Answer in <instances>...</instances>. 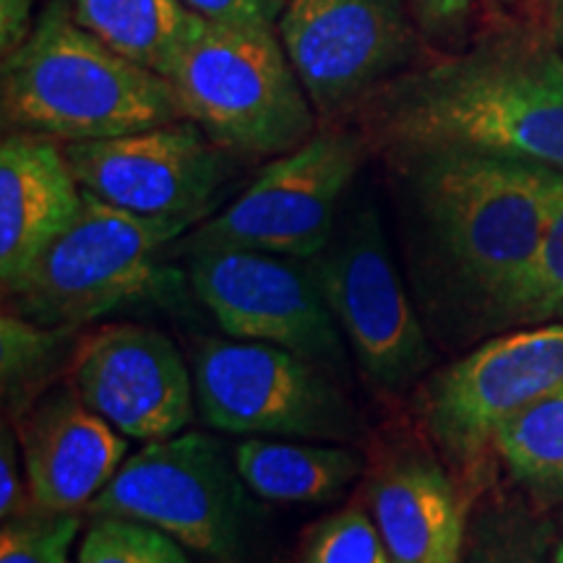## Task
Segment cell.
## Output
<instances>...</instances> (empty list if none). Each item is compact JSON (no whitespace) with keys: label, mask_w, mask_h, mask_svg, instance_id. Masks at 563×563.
<instances>
[{"label":"cell","mask_w":563,"mask_h":563,"mask_svg":"<svg viewBox=\"0 0 563 563\" xmlns=\"http://www.w3.org/2000/svg\"><path fill=\"white\" fill-rule=\"evenodd\" d=\"M196 405L217 431L344 443L363 422L329 373L269 342L209 340L196 350Z\"/></svg>","instance_id":"obj_7"},{"label":"cell","mask_w":563,"mask_h":563,"mask_svg":"<svg viewBox=\"0 0 563 563\" xmlns=\"http://www.w3.org/2000/svg\"><path fill=\"white\" fill-rule=\"evenodd\" d=\"M277 37L321 115L355 110L410 68V0H287Z\"/></svg>","instance_id":"obj_10"},{"label":"cell","mask_w":563,"mask_h":563,"mask_svg":"<svg viewBox=\"0 0 563 563\" xmlns=\"http://www.w3.org/2000/svg\"><path fill=\"white\" fill-rule=\"evenodd\" d=\"M76 563H191L186 548L157 527L125 517H95Z\"/></svg>","instance_id":"obj_21"},{"label":"cell","mask_w":563,"mask_h":563,"mask_svg":"<svg viewBox=\"0 0 563 563\" xmlns=\"http://www.w3.org/2000/svg\"><path fill=\"white\" fill-rule=\"evenodd\" d=\"M84 191L110 207L196 224L214 209L230 173L228 152L188 118L123 136L63 144Z\"/></svg>","instance_id":"obj_12"},{"label":"cell","mask_w":563,"mask_h":563,"mask_svg":"<svg viewBox=\"0 0 563 563\" xmlns=\"http://www.w3.org/2000/svg\"><path fill=\"white\" fill-rule=\"evenodd\" d=\"M514 3H517V0H412V11L422 30L446 34L456 30V26L477 9Z\"/></svg>","instance_id":"obj_29"},{"label":"cell","mask_w":563,"mask_h":563,"mask_svg":"<svg viewBox=\"0 0 563 563\" xmlns=\"http://www.w3.org/2000/svg\"><path fill=\"white\" fill-rule=\"evenodd\" d=\"M365 150L361 131H316L298 150L274 157L235 201L209 217L191 235V251L245 249L313 258L332 241Z\"/></svg>","instance_id":"obj_8"},{"label":"cell","mask_w":563,"mask_h":563,"mask_svg":"<svg viewBox=\"0 0 563 563\" xmlns=\"http://www.w3.org/2000/svg\"><path fill=\"white\" fill-rule=\"evenodd\" d=\"M186 230L183 222L146 220L84 191L79 214L5 300L21 319L74 332L136 300L154 279L159 251Z\"/></svg>","instance_id":"obj_6"},{"label":"cell","mask_w":563,"mask_h":563,"mask_svg":"<svg viewBox=\"0 0 563 563\" xmlns=\"http://www.w3.org/2000/svg\"><path fill=\"white\" fill-rule=\"evenodd\" d=\"M306 563H394L373 517L344 509L316 525L306 545Z\"/></svg>","instance_id":"obj_23"},{"label":"cell","mask_w":563,"mask_h":563,"mask_svg":"<svg viewBox=\"0 0 563 563\" xmlns=\"http://www.w3.org/2000/svg\"><path fill=\"white\" fill-rule=\"evenodd\" d=\"M76 511H26L11 517L0 530V563H70L79 534Z\"/></svg>","instance_id":"obj_22"},{"label":"cell","mask_w":563,"mask_h":563,"mask_svg":"<svg viewBox=\"0 0 563 563\" xmlns=\"http://www.w3.org/2000/svg\"><path fill=\"white\" fill-rule=\"evenodd\" d=\"M21 473H24V456H21L19 435L5 422L0 433V517L3 522L26 514L24 496H30V485Z\"/></svg>","instance_id":"obj_28"},{"label":"cell","mask_w":563,"mask_h":563,"mask_svg":"<svg viewBox=\"0 0 563 563\" xmlns=\"http://www.w3.org/2000/svg\"><path fill=\"white\" fill-rule=\"evenodd\" d=\"M16 435L30 501L42 511L89 506L129 454V439L91 410L74 386L34 399L16 422Z\"/></svg>","instance_id":"obj_15"},{"label":"cell","mask_w":563,"mask_h":563,"mask_svg":"<svg viewBox=\"0 0 563 563\" xmlns=\"http://www.w3.org/2000/svg\"><path fill=\"white\" fill-rule=\"evenodd\" d=\"M368 501L394 563H460L464 506L431 456L405 454L378 470Z\"/></svg>","instance_id":"obj_17"},{"label":"cell","mask_w":563,"mask_h":563,"mask_svg":"<svg viewBox=\"0 0 563 563\" xmlns=\"http://www.w3.org/2000/svg\"><path fill=\"white\" fill-rule=\"evenodd\" d=\"M70 13L110 51L165 79L199 19L183 0H70Z\"/></svg>","instance_id":"obj_19"},{"label":"cell","mask_w":563,"mask_h":563,"mask_svg":"<svg viewBox=\"0 0 563 563\" xmlns=\"http://www.w3.org/2000/svg\"><path fill=\"white\" fill-rule=\"evenodd\" d=\"M548 538L525 517H485L475 525L464 563H545Z\"/></svg>","instance_id":"obj_25"},{"label":"cell","mask_w":563,"mask_h":563,"mask_svg":"<svg viewBox=\"0 0 563 563\" xmlns=\"http://www.w3.org/2000/svg\"><path fill=\"white\" fill-rule=\"evenodd\" d=\"M40 0H0V53L11 55L37 26L34 9Z\"/></svg>","instance_id":"obj_30"},{"label":"cell","mask_w":563,"mask_h":563,"mask_svg":"<svg viewBox=\"0 0 563 563\" xmlns=\"http://www.w3.org/2000/svg\"><path fill=\"white\" fill-rule=\"evenodd\" d=\"M545 11V21H548V34H551L555 45L563 51V0H540Z\"/></svg>","instance_id":"obj_31"},{"label":"cell","mask_w":563,"mask_h":563,"mask_svg":"<svg viewBox=\"0 0 563 563\" xmlns=\"http://www.w3.org/2000/svg\"><path fill=\"white\" fill-rule=\"evenodd\" d=\"M84 191L60 141L5 131L0 141V285H19L70 220Z\"/></svg>","instance_id":"obj_16"},{"label":"cell","mask_w":563,"mask_h":563,"mask_svg":"<svg viewBox=\"0 0 563 563\" xmlns=\"http://www.w3.org/2000/svg\"><path fill=\"white\" fill-rule=\"evenodd\" d=\"M287 0H183L194 16L207 24L245 26V30H277Z\"/></svg>","instance_id":"obj_27"},{"label":"cell","mask_w":563,"mask_h":563,"mask_svg":"<svg viewBox=\"0 0 563 563\" xmlns=\"http://www.w3.org/2000/svg\"><path fill=\"white\" fill-rule=\"evenodd\" d=\"M443 262L511 316L540 245L563 173L481 152L397 157Z\"/></svg>","instance_id":"obj_2"},{"label":"cell","mask_w":563,"mask_h":563,"mask_svg":"<svg viewBox=\"0 0 563 563\" xmlns=\"http://www.w3.org/2000/svg\"><path fill=\"white\" fill-rule=\"evenodd\" d=\"M563 389V321L543 323L464 355L422 391V426L449 460L470 464L504 420Z\"/></svg>","instance_id":"obj_13"},{"label":"cell","mask_w":563,"mask_h":563,"mask_svg":"<svg viewBox=\"0 0 563 563\" xmlns=\"http://www.w3.org/2000/svg\"><path fill=\"white\" fill-rule=\"evenodd\" d=\"M70 378L79 397L129 441L178 435L196 415L194 371L167 334L110 323L84 336Z\"/></svg>","instance_id":"obj_14"},{"label":"cell","mask_w":563,"mask_h":563,"mask_svg":"<svg viewBox=\"0 0 563 563\" xmlns=\"http://www.w3.org/2000/svg\"><path fill=\"white\" fill-rule=\"evenodd\" d=\"M0 115L5 131L60 144L183 121L170 81L110 51L70 3L47 5L24 45L3 58Z\"/></svg>","instance_id":"obj_3"},{"label":"cell","mask_w":563,"mask_h":563,"mask_svg":"<svg viewBox=\"0 0 563 563\" xmlns=\"http://www.w3.org/2000/svg\"><path fill=\"white\" fill-rule=\"evenodd\" d=\"M63 329H45L21 316H3V389L11 399L24 378H30L51 357L55 342L68 336Z\"/></svg>","instance_id":"obj_26"},{"label":"cell","mask_w":563,"mask_h":563,"mask_svg":"<svg viewBox=\"0 0 563 563\" xmlns=\"http://www.w3.org/2000/svg\"><path fill=\"white\" fill-rule=\"evenodd\" d=\"M563 313V178L555 194L538 262L514 302V319H551Z\"/></svg>","instance_id":"obj_24"},{"label":"cell","mask_w":563,"mask_h":563,"mask_svg":"<svg viewBox=\"0 0 563 563\" xmlns=\"http://www.w3.org/2000/svg\"><path fill=\"white\" fill-rule=\"evenodd\" d=\"M188 279L228 336L277 344L327 373L342 371V332L306 258L201 249L191 253Z\"/></svg>","instance_id":"obj_11"},{"label":"cell","mask_w":563,"mask_h":563,"mask_svg":"<svg viewBox=\"0 0 563 563\" xmlns=\"http://www.w3.org/2000/svg\"><path fill=\"white\" fill-rule=\"evenodd\" d=\"M87 509L157 527L214 563H241L249 543V485L235 449L199 431L144 443Z\"/></svg>","instance_id":"obj_5"},{"label":"cell","mask_w":563,"mask_h":563,"mask_svg":"<svg viewBox=\"0 0 563 563\" xmlns=\"http://www.w3.org/2000/svg\"><path fill=\"white\" fill-rule=\"evenodd\" d=\"M167 81L183 118L230 154L274 159L316 133V108L277 30L196 19Z\"/></svg>","instance_id":"obj_4"},{"label":"cell","mask_w":563,"mask_h":563,"mask_svg":"<svg viewBox=\"0 0 563 563\" xmlns=\"http://www.w3.org/2000/svg\"><path fill=\"white\" fill-rule=\"evenodd\" d=\"M355 110L363 139L394 159L456 150L563 173V51L548 32H493L407 68Z\"/></svg>","instance_id":"obj_1"},{"label":"cell","mask_w":563,"mask_h":563,"mask_svg":"<svg viewBox=\"0 0 563 563\" xmlns=\"http://www.w3.org/2000/svg\"><path fill=\"white\" fill-rule=\"evenodd\" d=\"M490 449L527 493L563 504V389L504 420Z\"/></svg>","instance_id":"obj_20"},{"label":"cell","mask_w":563,"mask_h":563,"mask_svg":"<svg viewBox=\"0 0 563 563\" xmlns=\"http://www.w3.org/2000/svg\"><path fill=\"white\" fill-rule=\"evenodd\" d=\"M306 262L371 384L386 394L410 389L426 373L431 347L376 211H352L327 249Z\"/></svg>","instance_id":"obj_9"},{"label":"cell","mask_w":563,"mask_h":563,"mask_svg":"<svg viewBox=\"0 0 563 563\" xmlns=\"http://www.w3.org/2000/svg\"><path fill=\"white\" fill-rule=\"evenodd\" d=\"M551 563H563V538H561V543L555 545V553H553V561Z\"/></svg>","instance_id":"obj_32"},{"label":"cell","mask_w":563,"mask_h":563,"mask_svg":"<svg viewBox=\"0 0 563 563\" xmlns=\"http://www.w3.org/2000/svg\"><path fill=\"white\" fill-rule=\"evenodd\" d=\"M235 462L253 496L274 504L332 501L363 473V460L347 446L266 435L238 443Z\"/></svg>","instance_id":"obj_18"}]
</instances>
